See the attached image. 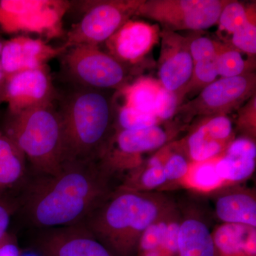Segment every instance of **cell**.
Masks as SVG:
<instances>
[{
    "mask_svg": "<svg viewBox=\"0 0 256 256\" xmlns=\"http://www.w3.org/2000/svg\"><path fill=\"white\" fill-rule=\"evenodd\" d=\"M117 176L100 160L66 161L55 174L25 180L18 210L37 230L82 223L118 188Z\"/></svg>",
    "mask_w": 256,
    "mask_h": 256,
    "instance_id": "obj_1",
    "label": "cell"
},
{
    "mask_svg": "<svg viewBox=\"0 0 256 256\" xmlns=\"http://www.w3.org/2000/svg\"><path fill=\"white\" fill-rule=\"evenodd\" d=\"M175 203L161 192L118 188L80 224L114 256H136L143 233Z\"/></svg>",
    "mask_w": 256,
    "mask_h": 256,
    "instance_id": "obj_2",
    "label": "cell"
},
{
    "mask_svg": "<svg viewBox=\"0 0 256 256\" xmlns=\"http://www.w3.org/2000/svg\"><path fill=\"white\" fill-rule=\"evenodd\" d=\"M58 112L66 161L100 159L114 132L110 99L102 90L78 87Z\"/></svg>",
    "mask_w": 256,
    "mask_h": 256,
    "instance_id": "obj_3",
    "label": "cell"
},
{
    "mask_svg": "<svg viewBox=\"0 0 256 256\" xmlns=\"http://www.w3.org/2000/svg\"><path fill=\"white\" fill-rule=\"evenodd\" d=\"M3 131L16 143L36 174H53L65 162L63 130L53 106L10 114Z\"/></svg>",
    "mask_w": 256,
    "mask_h": 256,
    "instance_id": "obj_4",
    "label": "cell"
},
{
    "mask_svg": "<svg viewBox=\"0 0 256 256\" xmlns=\"http://www.w3.org/2000/svg\"><path fill=\"white\" fill-rule=\"evenodd\" d=\"M144 0H96L80 2L82 16L69 30L66 48L105 43L124 23L136 15Z\"/></svg>",
    "mask_w": 256,
    "mask_h": 256,
    "instance_id": "obj_5",
    "label": "cell"
},
{
    "mask_svg": "<svg viewBox=\"0 0 256 256\" xmlns=\"http://www.w3.org/2000/svg\"><path fill=\"white\" fill-rule=\"evenodd\" d=\"M70 6L62 0H0V30L54 38L63 32L62 20Z\"/></svg>",
    "mask_w": 256,
    "mask_h": 256,
    "instance_id": "obj_6",
    "label": "cell"
},
{
    "mask_svg": "<svg viewBox=\"0 0 256 256\" xmlns=\"http://www.w3.org/2000/svg\"><path fill=\"white\" fill-rule=\"evenodd\" d=\"M62 56L66 73L79 88L120 90L127 85V69L99 46L77 45Z\"/></svg>",
    "mask_w": 256,
    "mask_h": 256,
    "instance_id": "obj_7",
    "label": "cell"
},
{
    "mask_svg": "<svg viewBox=\"0 0 256 256\" xmlns=\"http://www.w3.org/2000/svg\"><path fill=\"white\" fill-rule=\"evenodd\" d=\"M228 1L144 0L136 15L156 22L164 31H200L216 24Z\"/></svg>",
    "mask_w": 256,
    "mask_h": 256,
    "instance_id": "obj_8",
    "label": "cell"
},
{
    "mask_svg": "<svg viewBox=\"0 0 256 256\" xmlns=\"http://www.w3.org/2000/svg\"><path fill=\"white\" fill-rule=\"evenodd\" d=\"M256 74L220 78L202 89L196 98L178 108L176 114L190 120L194 116H226L255 95Z\"/></svg>",
    "mask_w": 256,
    "mask_h": 256,
    "instance_id": "obj_9",
    "label": "cell"
},
{
    "mask_svg": "<svg viewBox=\"0 0 256 256\" xmlns=\"http://www.w3.org/2000/svg\"><path fill=\"white\" fill-rule=\"evenodd\" d=\"M31 246L37 256H114L82 224L40 229Z\"/></svg>",
    "mask_w": 256,
    "mask_h": 256,
    "instance_id": "obj_10",
    "label": "cell"
},
{
    "mask_svg": "<svg viewBox=\"0 0 256 256\" xmlns=\"http://www.w3.org/2000/svg\"><path fill=\"white\" fill-rule=\"evenodd\" d=\"M56 97L47 66L23 70L6 78L4 102L10 114L53 106Z\"/></svg>",
    "mask_w": 256,
    "mask_h": 256,
    "instance_id": "obj_11",
    "label": "cell"
},
{
    "mask_svg": "<svg viewBox=\"0 0 256 256\" xmlns=\"http://www.w3.org/2000/svg\"><path fill=\"white\" fill-rule=\"evenodd\" d=\"M159 25L130 20L105 42L107 53L127 69L144 60L158 43Z\"/></svg>",
    "mask_w": 256,
    "mask_h": 256,
    "instance_id": "obj_12",
    "label": "cell"
},
{
    "mask_svg": "<svg viewBox=\"0 0 256 256\" xmlns=\"http://www.w3.org/2000/svg\"><path fill=\"white\" fill-rule=\"evenodd\" d=\"M161 52L158 62V75L162 86L166 90L181 92L191 79L194 62L190 50L188 38L176 32L164 31L160 34Z\"/></svg>",
    "mask_w": 256,
    "mask_h": 256,
    "instance_id": "obj_13",
    "label": "cell"
},
{
    "mask_svg": "<svg viewBox=\"0 0 256 256\" xmlns=\"http://www.w3.org/2000/svg\"><path fill=\"white\" fill-rule=\"evenodd\" d=\"M64 46L54 47L44 38L18 35L4 41L0 60L6 78L23 70L47 66V63L65 53Z\"/></svg>",
    "mask_w": 256,
    "mask_h": 256,
    "instance_id": "obj_14",
    "label": "cell"
},
{
    "mask_svg": "<svg viewBox=\"0 0 256 256\" xmlns=\"http://www.w3.org/2000/svg\"><path fill=\"white\" fill-rule=\"evenodd\" d=\"M234 140L233 124L226 116L208 117L192 131L185 140L190 162H202L222 156Z\"/></svg>",
    "mask_w": 256,
    "mask_h": 256,
    "instance_id": "obj_15",
    "label": "cell"
},
{
    "mask_svg": "<svg viewBox=\"0 0 256 256\" xmlns=\"http://www.w3.org/2000/svg\"><path fill=\"white\" fill-rule=\"evenodd\" d=\"M176 256H214L212 230L208 218L195 206H181Z\"/></svg>",
    "mask_w": 256,
    "mask_h": 256,
    "instance_id": "obj_16",
    "label": "cell"
},
{
    "mask_svg": "<svg viewBox=\"0 0 256 256\" xmlns=\"http://www.w3.org/2000/svg\"><path fill=\"white\" fill-rule=\"evenodd\" d=\"M215 200V215L222 224L256 228V192L235 185L224 186Z\"/></svg>",
    "mask_w": 256,
    "mask_h": 256,
    "instance_id": "obj_17",
    "label": "cell"
},
{
    "mask_svg": "<svg viewBox=\"0 0 256 256\" xmlns=\"http://www.w3.org/2000/svg\"><path fill=\"white\" fill-rule=\"evenodd\" d=\"M255 140L247 137L234 140L218 156L216 170L226 186L250 178L256 170Z\"/></svg>",
    "mask_w": 256,
    "mask_h": 256,
    "instance_id": "obj_18",
    "label": "cell"
},
{
    "mask_svg": "<svg viewBox=\"0 0 256 256\" xmlns=\"http://www.w3.org/2000/svg\"><path fill=\"white\" fill-rule=\"evenodd\" d=\"M214 256H256V228L222 224L212 230Z\"/></svg>",
    "mask_w": 256,
    "mask_h": 256,
    "instance_id": "obj_19",
    "label": "cell"
},
{
    "mask_svg": "<svg viewBox=\"0 0 256 256\" xmlns=\"http://www.w3.org/2000/svg\"><path fill=\"white\" fill-rule=\"evenodd\" d=\"M166 148L130 171L121 180L119 188L138 192H161L168 186L164 171V161Z\"/></svg>",
    "mask_w": 256,
    "mask_h": 256,
    "instance_id": "obj_20",
    "label": "cell"
},
{
    "mask_svg": "<svg viewBox=\"0 0 256 256\" xmlns=\"http://www.w3.org/2000/svg\"><path fill=\"white\" fill-rule=\"evenodd\" d=\"M26 178V156L12 138L0 130V192L23 184Z\"/></svg>",
    "mask_w": 256,
    "mask_h": 256,
    "instance_id": "obj_21",
    "label": "cell"
},
{
    "mask_svg": "<svg viewBox=\"0 0 256 256\" xmlns=\"http://www.w3.org/2000/svg\"><path fill=\"white\" fill-rule=\"evenodd\" d=\"M161 86L159 80L150 78H140L132 84L124 86L119 92L124 96V105L156 116V98Z\"/></svg>",
    "mask_w": 256,
    "mask_h": 256,
    "instance_id": "obj_22",
    "label": "cell"
},
{
    "mask_svg": "<svg viewBox=\"0 0 256 256\" xmlns=\"http://www.w3.org/2000/svg\"><path fill=\"white\" fill-rule=\"evenodd\" d=\"M218 158L202 162L190 163L188 174L180 185L201 193L216 192L227 186L216 170Z\"/></svg>",
    "mask_w": 256,
    "mask_h": 256,
    "instance_id": "obj_23",
    "label": "cell"
},
{
    "mask_svg": "<svg viewBox=\"0 0 256 256\" xmlns=\"http://www.w3.org/2000/svg\"><path fill=\"white\" fill-rule=\"evenodd\" d=\"M215 60L217 73L222 78H232L250 73L248 63L242 58V52L230 43L218 42Z\"/></svg>",
    "mask_w": 256,
    "mask_h": 256,
    "instance_id": "obj_24",
    "label": "cell"
},
{
    "mask_svg": "<svg viewBox=\"0 0 256 256\" xmlns=\"http://www.w3.org/2000/svg\"><path fill=\"white\" fill-rule=\"evenodd\" d=\"M256 3L246 6L238 1L229 0L218 18V28L220 31L232 35L249 18L256 15Z\"/></svg>",
    "mask_w": 256,
    "mask_h": 256,
    "instance_id": "obj_25",
    "label": "cell"
},
{
    "mask_svg": "<svg viewBox=\"0 0 256 256\" xmlns=\"http://www.w3.org/2000/svg\"><path fill=\"white\" fill-rule=\"evenodd\" d=\"M216 58V57H215ZM215 58L202 60L194 63L193 72L191 79L188 85L178 96L180 106L184 98L190 92H196L197 90L204 88L218 76L216 66Z\"/></svg>",
    "mask_w": 256,
    "mask_h": 256,
    "instance_id": "obj_26",
    "label": "cell"
},
{
    "mask_svg": "<svg viewBox=\"0 0 256 256\" xmlns=\"http://www.w3.org/2000/svg\"><path fill=\"white\" fill-rule=\"evenodd\" d=\"M160 121L154 114L141 112L132 108L122 105L118 112V128L120 130H136L158 126Z\"/></svg>",
    "mask_w": 256,
    "mask_h": 256,
    "instance_id": "obj_27",
    "label": "cell"
},
{
    "mask_svg": "<svg viewBox=\"0 0 256 256\" xmlns=\"http://www.w3.org/2000/svg\"><path fill=\"white\" fill-rule=\"evenodd\" d=\"M190 161L188 156L180 151H172L171 146H166L164 166L169 185H180L188 174Z\"/></svg>",
    "mask_w": 256,
    "mask_h": 256,
    "instance_id": "obj_28",
    "label": "cell"
},
{
    "mask_svg": "<svg viewBox=\"0 0 256 256\" xmlns=\"http://www.w3.org/2000/svg\"><path fill=\"white\" fill-rule=\"evenodd\" d=\"M256 15L252 16L242 28L232 34L230 44L240 52L248 55L256 54Z\"/></svg>",
    "mask_w": 256,
    "mask_h": 256,
    "instance_id": "obj_29",
    "label": "cell"
},
{
    "mask_svg": "<svg viewBox=\"0 0 256 256\" xmlns=\"http://www.w3.org/2000/svg\"><path fill=\"white\" fill-rule=\"evenodd\" d=\"M180 107L176 92L166 90L161 86L156 96L154 114L160 121L172 118Z\"/></svg>",
    "mask_w": 256,
    "mask_h": 256,
    "instance_id": "obj_30",
    "label": "cell"
},
{
    "mask_svg": "<svg viewBox=\"0 0 256 256\" xmlns=\"http://www.w3.org/2000/svg\"><path fill=\"white\" fill-rule=\"evenodd\" d=\"M190 54L194 63L215 58L218 42L206 36L188 38Z\"/></svg>",
    "mask_w": 256,
    "mask_h": 256,
    "instance_id": "obj_31",
    "label": "cell"
},
{
    "mask_svg": "<svg viewBox=\"0 0 256 256\" xmlns=\"http://www.w3.org/2000/svg\"><path fill=\"white\" fill-rule=\"evenodd\" d=\"M18 210V200L0 192V244L9 234L12 218Z\"/></svg>",
    "mask_w": 256,
    "mask_h": 256,
    "instance_id": "obj_32",
    "label": "cell"
},
{
    "mask_svg": "<svg viewBox=\"0 0 256 256\" xmlns=\"http://www.w3.org/2000/svg\"><path fill=\"white\" fill-rule=\"evenodd\" d=\"M256 96H252L244 107L239 108L238 126L242 132L246 133L245 137L256 138Z\"/></svg>",
    "mask_w": 256,
    "mask_h": 256,
    "instance_id": "obj_33",
    "label": "cell"
},
{
    "mask_svg": "<svg viewBox=\"0 0 256 256\" xmlns=\"http://www.w3.org/2000/svg\"><path fill=\"white\" fill-rule=\"evenodd\" d=\"M0 256H22L18 240L12 234H8L0 244Z\"/></svg>",
    "mask_w": 256,
    "mask_h": 256,
    "instance_id": "obj_34",
    "label": "cell"
},
{
    "mask_svg": "<svg viewBox=\"0 0 256 256\" xmlns=\"http://www.w3.org/2000/svg\"><path fill=\"white\" fill-rule=\"evenodd\" d=\"M4 40L0 38V56H1L2 48ZM6 77L5 76L2 66L1 60H0V106L4 102L5 86H6Z\"/></svg>",
    "mask_w": 256,
    "mask_h": 256,
    "instance_id": "obj_35",
    "label": "cell"
}]
</instances>
